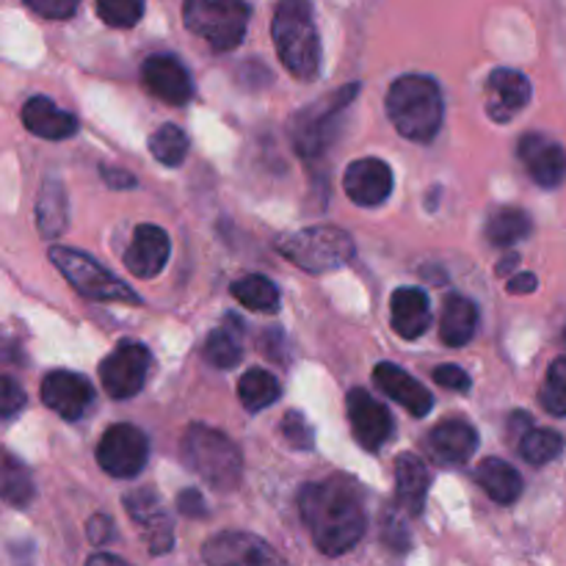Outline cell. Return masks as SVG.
Segmentation results:
<instances>
[{
    "label": "cell",
    "mask_w": 566,
    "mask_h": 566,
    "mask_svg": "<svg viewBox=\"0 0 566 566\" xmlns=\"http://www.w3.org/2000/svg\"><path fill=\"white\" fill-rule=\"evenodd\" d=\"M125 509L147 531V545L155 556H164V553L171 551V545H175V531H171V523L166 520L164 509H160L158 492L149 490V486L130 492V495H125Z\"/></svg>",
    "instance_id": "17"
},
{
    "label": "cell",
    "mask_w": 566,
    "mask_h": 566,
    "mask_svg": "<svg viewBox=\"0 0 566 566\" xmlns=\"http://www.w3.org/2000/svg\"><path fill=\"white\" fill-rule=\"evenodd\" d=\"M481 490L501 506H512L523 495V475L503 459H484L475 470Z\"/></svg>",
    "instance_id": "26"
},
{
    "label": "cell",
    "mask_w": 566,
    "mask_h": 566,
    "mask_svg": "<svg viewBox=\"0 0 566 566\" xmlns=\"http://www.w3.org/2000/svg\"><path fill=\"white\" fill-rule=\"evenodd\" d=\"M387 116L412 142H431L442 125V92L426 75H403L387 92Z\"/></svg>",
    "instance_id": "3"
},
{
    "label": "cell",
    "mask_w": 566,
    "mask_h": 566,
    "mask_svg": "<svg viewBox=\"0 0 566 566\" xmlns=\"http://www.w3.org/2000/svg\"><path fill=\"white\" fill-rule=\"evenodd\" d=\"M149 153L164 166H180L188 155V136L177 125H160L149 136Z\"/></svg>",
    "instance_id": "33"
},
{
    "label": "cell",
    "mask_w": 566,
    "mask_h": 566,
    "mask_svg": "<svg viewBox=\"0 0 566 566\" xmlns=\"http://www.w3.org/2000/svg\"><path fill=\"white\" fill-rule=\"evenodd\" d=\"M177 506H180V512L186 514V517H205V514H208L202 495H199V492H193V490L182 492V495L177 497Z\"/></svg>",
    "instance_id": "42"
},
{
    "label": "cell",
    "mask_w": 566,
    "mask_h": 566,
    "mask_svg": "<svg viewBox=\"0 0 566 566\" xmlns=\"http://www.w3.org/2000/svg\"><path fill=\"white\" fill-rule=\"evenodd\" d=\"M149 352L142 343H122L108 359H103L99 365V381H103L105 392L116 401L122 398H133L142 392L144 381L149 374Z\"/></svg>",
    "instance_id": "10"
},
{
    "label": "cell",
    "mask_w": 566,
    "mask_h": 566,
    "mask_svg": "<svg viewBox=\"0 0 566 566\" xmlns=\"http://www.w3.org/2000/svg\"><path fill=\"white\" fill-rule=\"evenodd\" d=\"M36 224L44 238H59L66 230V193L59 180H44L39 188Z\"/></svg>",
    "instance_id": "27"
},
{
    "label": "cell",
    "mask_w": 566,
    "mask_h": 566,
    "mask_svg": "<svg viewBox=\"0 0 566 566\" xmlns=\"http://www.w3.org/2000/svg\"><path fill=\"white\" fill-rule=\"evenodd\" d=\"M232 296L243 304V307L254 310V313H276L280 310V291L269 276H243L232 285Z\"/></svg>",
    "instance_id": "30"
},
{
    "label": "cell",
    "mask_w": 566,
    "mask_h": 566,
    "mask_svg": "<svg viewBox=\"0 0 566 566\" xmlns=\"http://www.w3.org/2000/svg\"><path fill=\"white\" fill-rule=\"evenodd\" d=\"M280 252L310 274L343 269L354 258V241L337 227H310L280 241Z\"/></svg>",
    "instance_id": "6"
},
{
    "label": "cell",
    "mask_w": 566,
    "mask_h": 566,
    "mask_svg": "<svg viewBox=\"0 0 566 566\" xmlns=\"http://www.w3.org/2000/svg\"><path fill=\"white\" fill-rule=\"evenodd\" d=\"M520 160L542 188H556L566 180V149L542 133L520 138Z\"/></svg>",
    "instance_id": "16"
},
{
    "label": "cell",
    "mask_w": 566,
    "mask_h": 566,
    "mask_svg": "<svg viewBox=\"0 0 566 566\" xmlns=\"http://www.w3.org/2000/svg\"><path fill=\"white\" fill-rule=\"evenodd\" d=\"M276 55L298 81H313L321 72V39L310 0H280L271 22Z\"/></svg>",
    "instance_id": "2"
},
{
    "label": "cell",
    "mask_w": 566,
    "mask_h": 566,
    "mask_svg": "<svg viewBox=\"0 0 566 566\" xmlns=\"http://www.w3.org/2000/svg\"><path fill=\"white\" fill-rule=\"evenodd\" d=\"M205 359L216 368H235L241 359V346H238L235 335L227 329L210 332L208 343H205Z\"/></svg>",
    "instance_id": "36"
},
{
    "label": "cell",
    "mask_w": 566,
    "mask_h": 566,
    "mask_svg": "<svg viewBox=\"0 0 566 566\" xmlns=\"http://www.w3.org/2000/svg\"><path fill=\"white\" fill-rule=\"evenodd\" d=\"M282 434L298 451H304V448L310 451L313 448V429H310V423L298 412H287V418L282 420Z\"/></svg>",
    "instance_id": "38"
},
{
    "label": "cell",
    "mask_w": 566,
    "mask_h": 566,
    "mask_svg": "<svg viewBox=\"0 0 566 566\" xmlns=\"http://www.w3.org/2000/svg\"><path fill=\"white\" fill-rule=\"evenodd\" d=\"M86 566H130L127 562H122V558L111 556V553H97V556L88 558Z\"/></svg>",
    "instance_id": "45"
},
{
    "label": "cell",
    "mask_w": 566,
    "mask_h": 566,
    "mask_svg": "<svg viewBox=\"0 0 566 566\" xmlns=\"http://www.w3.org/2000/svg\"><path fill=\"white\" fill-rule=\"evenodd\" d=\"M486 111L495 122H509L531 103V81L517 70H495L486 81Z\"/></svg>",
    "instance_id": "19"
},
{
    "label": "cell",
    "mask_w": 566,
    "mask_h": 566,
    "mask_svg": "<svg viewBox=\"0 0 566 566\" xmlns=\"http://www.w3.org/2000/svg\"><path fill=\"white\" fill-rule=\"evenodd\" d=\"M431 376H434L437 385L446 387V390H459V392L470 390V376L464 374L459 365H440V368H434V374Z\"/></svg>",
    "instance_id": "40"
},
{
    "label": "cell",
    "mask_w": 566,
    "mask_h": 566,
    "mask_svg": "<svg viewBox=\"0 0 566 566\" xmlns=\"http://www.w3.org/2000/svg\"><path fill=\"white\" fill-rule=\"evenodd\" d=\"M354 94H357V86L340 88V92L332 94L329 99H321L318 105L302 111V114L293 119V147H296V153L302 155V158H313V155H321L329 147L332 138L337 136L340 114L348 108Z\"/></svg>",
    "instance_id": "8"
},
{
    "label": "cell",
    "mask_w": 566,
    "mask_h": 566,
    "mask_svg": "<svg viewBox=\"0 0 566 566\" xmlns=\"http://www.w3.org/2000/svg\"><path fill=\"white\" fill-rule=\"evenodd\" d=\"M28 9L36 11L39 17H48V20H66L77 11L81 0H22Z\"/></svg>",
    "instance_id": "39"
},
{
    "label": "cell",
    "mask_w": 566,
    "mask_h": 566,
    "mask_svg": "<svg viewBox=\"0 0 566 566\" xmlns=\"http://www.w3.org/2000/svg\"><path fill=\"white\" fill-rule=\"evenodd\" d=\"M298 509L313 534L315 547L326 556H343L365 534V509L354 481L335 479L307 484L298 495Z\"/></svg>",
    "instance_id": "1"
},
{
    "label": "cell",
    "mask_w": 566,
    "mask_h": 566,
    "mask_svg": "<svg viewBox=\"0 0 566 566\" xmlns=\"http://www.w3.org/2000/svg\"><path fill=\"white\" fill-rule=\"evenodd\" d=\"M374 381L385 396H390L392 401L401 403V407L407 409L409 415H415V418H423V415H429L431 407H434L431 392L426 390L418 379H412L407 370L398 368V365H390V363L376 365Z\"/></svg>",
    "instance_id": "20"
},
{
    "label": "cell",
    "mask_w": 566,
    "mask_h": 566,
    "mask_svg": "<svg viewBox=\"0 0 566 566\" xmlns=\"http://www.w3.org/2000/svg\"><path fill=\"white\" fill-rule=\"evenodd\" d=\"M238 398H241V403L249 412H260V409L276 403V398H280V381L269 370L252 368L238 381Z\"/></svg>",
    "instance_id": "29"
},
{
    "label": "cell",
    "mask_w": 566,
    "mask_h": 566,
    "mask_svg": "<svg viewBox=\"0 0 566 566\" xmlns=\"http://www.w3.org/2000/svg\"><path fill=\"white\" fill-rule=\"evenodd\" d=\"M429 453L437 464L442 468H457L464 464L479 448V434L470 423L464 420H446V423L437 426L429 434Z\"/></svg>",
    "instance_id": "21"
},
{
    "label": "cell",
    "mask_w": 566,
    "mask_h": 566,
    "mask_svg": "<svg viewBox=\"0 0 566 566\" xmlns=\"http://www.w3.org/2000/svg\"><path fill=\"white\" fill-rule=\"evenodd\" d=\"M142 81L149 94L169 105H186L193 97V81L175 55H153L144 61Z\"/></svg>",
    "instance_id": "14"
},
{
    "label": "cell",
    "mask_w": 566,
    "mask_h": 566,
    "mask_svg": "<svg viewBox=\"0 0 566 566\" xmlns=\"http://www.w3.org/2000/svg\"><path fill=\"white\" fill-rule=\"evenodd\" d=\"M208 566H287L285 558L252 534L241 531H227V534L213 536L202 551Z\"/></svg>",
    "instance_id": "11"
},
{
    "label": "cell",
    "mask_w": 566,
    "mask_h": 566,
    "mask_svg": "<svg viewBox=\"0 0 566 566\" xmlns=\"http://www.w3.org/2000/svg\"><path fill=\"white\" fill-rule=\"evenodd\" d=\"M94 390L88 379L72 370H53L42 381V401L44 407L53 409L64 420H77L88 407H92Z\"/></svg>",
    "instance_id": "13"
},
{
    "label": "cell",
    "mask_w": 566,
    "mask_h": 566,
    "mask_svg": "<svg viewBox=\"0 0 566 566\" xmlns=\"http://www.w3.org/2000/svg\"><path fill=\"white\" fill-rule=\"evenodd\" d=\"M182 22L210 48L224 53V50L238 48L247 36L249 3L247 0H186Z\"/></svg>",
    "instance_id": "5"
},
{
    "label": "cell",
    "mask_w": 566,
    "mask_h": 566,
    "mask_svg": "<svg viewBox=\"0 0 566 566\" xmlns=\"http://www.w3.org/2000/svg\"><path fill=\"white\" fill-rule=\"evenodd\" d=\"M50 260H53L55 269L70 280V285L75 287L81 296L92 298V302H142L119 276H114L111 271H105L103 265L94 263L88 254L75 252V249L66 247H53L50 249Z\"/></svg>",
    "instance_id": "7"
},
{
    "label": "cell",
    "mask_w": 566,
    "mask_h": 566,
    "mask_svg": "<svg viewBox=\"0 0 566 566\" xmlns=\"http://www.w3.org/2000/svg\"><path fill=\"white\" fill-rule=\"evenodd\" d=\"M0 495L17 509H25L33 501V481L31 473L22 462L3 453L0 457Z\"/></svg>",
    "instance_id": "31"
},
{
    "label": "cell",
    "mask_w": 566,
    "mask_h": 566,
    "mask_svg": "<svg viewBox=\"0 0 566 566\" xmlns=\"http://www.w3.org/2000/svg\"><path fill=\"white\" fill-rule=\"evenodd\" d=\"M475 329H479V307L470 298L451 293L442 304L440 318V335L442 343L451 348H462L473 340Z\"/></svg>",
    "instance_id": "25"
},
{
    "label": "cell",
    "mask_w": 566,
    "mask_h": 566,
    "mask_svg": "<svg viewBox=\"0 0 566 566\" xmlns=\"http://www.w3.org/2000/svg\"><path fill=\"white\" fill-rule=\"evenodd\" d=\"M542 407L556 418H566V357H558L551 365L542 385Z\"/></svg>",
    "instance_id": "34"
},
{
    "label": "cell",
    "mask_w": 566,
    "mask_h": 566,
    "mask_svg": "<svg viewBox=\"0 0 566 566\" xmlns=\"http://www.w3.org/2000/svg\"><path fill=\"white\" fill-rule=\"evenodd\" d=\"M348 199L359 208H376L392 193V171L385 160L363 158L354 160L343 177Z\"/></svg>",
    "instance_id": "15"
},
{
    "label": "cell",
    "mask_w": 566,
    "mask_h": 566,
    "mask_svg": "<svg viewBox=\"0 0 566 566\" xmlns=\"http://www.w3.org/2000/svg\"><path fill=\"white\" fill-rule=\"evenodd\" d=\"M171 243L160 227L142 224L133 235V243L125 252V265L133 276L138 280H153L164 271L166 260H169Z\"/></svg>",
    "instance_id": "18"
},
{
    "label": "cell",
    "mask_w": 566,
    "mask_h": 566,
    "mask_svg": "<svg viewBox=\"0 0 566 566\" xmlns=\"http://www.w3.org/2000/svg\"><path fill=\"white\" fill-rule=\"evenodd\" d=\"M182 459L188 468L219 492L235 490L241 481V451L235 442L210 426H191L182 437Z\"/></svg>",
    "instance_id": "4"
},
{
    "label": "cell",
    "mask_w": 566,
    "mask_h": 566,
    "mask_svg": "<svg viewBox=\"0 0 566 566\" xmlns=\"http://www.w3.org/2000/svg\"><path fill=\"white\" fill-rule=\"evenodd\" d=\"M149 457V442L144 431L130 423L111 426L97 446V462L114 479H136Z\"/></svg>",
    "instance_id": "9"
},
{
    "label": "cell",
    "mask_w": 566,
    "mask_h": 566,
    "mask_svg": "<svg viewBox=\"0 0 566 566\" xmlns=\"http://www.w3.org/2000/svg\"><path fill=\"white\" fill-rule=\"evenodd\" d=\"M22 125L39 138H48V142H61V138H70L77 133V119L72 114H66L64 108L53 103L48 97H31L22 105Z\"/></svg>",
    "instance_id": "23"
},
{
    "label": "cell",
    "mask_w": 566,
    "mask_h": 566,
    "mask_svg": "<svg viewBox=\"0 0 566 566\" xmlns=\"http://www.w3.org/2000/svg\"><path fill=\"white\" fill-rule=\"evenodd\" d=\"M390 321L403 340L420 337L431 324L429 296L420 287H398L390 296Z\"/></svg>",
    "instance_id": "22"
},
{
    "label": "cell",
    "mask_w": 566,
    "mask_h": 566,
    "mask_svg": "<svg viewBox=\"0 0 566 566\" xmlns=\"http://www.w3.org/2000/svg\"><path fill=\"white\" fill-rule=\"evenodd\" d=\"M564 343H566V329H564Z\"/></svg>",
    "instance_id": "47"
},
{
    "label": "cell",
    "mask_w": 566,
    "mask_h": 566,
    "mask_svg": "<svg viewBox=\"0 0 566 566\" xmlns=\"http://www.w3.org/2000/svg\"><path fill=\"white\" fill-rule=\"evenodd\" d=\"M346 412H348V423H352L354 437H357L359 446L368 448V451H379V448H385V442L390 440L392 431H396L385 403L376 401V398L365 390L348 392Z\"/></svg>",
    "instance_id": "12"
},
{
    "label": "cell",
    "mask_w": 566,
    "mask_h": 566,
    "mask_svg": "<svg viewBox=\"0 0 566 566\" xmlns=\"http://www.w3.org/2000/svg\"><path fill=\"white\" fill-rule=\"evenodd\" d=\"M22 409H25V390L17 385V379L0 374V418H14Z\"/></svg>",
    "instance_id": "37"
},
{
    "label": "cell",
    "mask_w": 566,
    "mask_h": 566,
    "mask_svg": "<svg viewBox=\"0 0 566 566\" xmlns=\"http://www.w3.org/2000/svg\"><path fill=\"white\" fill-rule=\"evenodd\" d=\"M97 14L111 28H133L144 17V0H97Z\"/></svg>",
    "instance_id": "35"
},
{
    "label": "cell",
    "mask_w": 566,
    "mask_h": 566,
    "mask_svg": "<svg viewBox=\"0 0 566 566\" xmlns=\"http://www.w3.org/2000/svg\"><path fill=\"white\" fill-rule=\"evenodd\" d=\"M534 291H536L534 274H520L509 280V293H534Z\"/></svg>",
    "instance_id": "44"
},
{
    "label": "cell",
    "mask_w": 566,
    "mask_h": 566,
    "mask_svg": "<svg viewBox=\"0 0 566 566\" xmlns=\"http://www.w3.org/2000/svg\"><path fill=\"white\" fill-rule=\"evenodd\" d=\"M534 224L531 216L520 208H501L492 213L490 224H486V238L495 247H514V243L525 241L531 235Z\"/></svg>",
    "instance_id": "28"
},
{
    "label": "cell",
    "mask_w": 566,
    "mask_h": 566,
    "mask_svg": "<svg viewBox=\"0 0 566 566\" xmlns=\"http://www.w3.org/2000/svg\"><path fill=\"white\" fill-rule=\"evenodd\" d=\"M514 265H517V254H509V258L497 265V274H506V271L514 269Z\"/></svg>",
    "instance_id": "46"
},
{
    "label": "cell",
    "mask_w": 566,
    "mask_h": 566,
    "mask_svg": "<svg viewBox=\"0 0 566 566\" xmlns=\"http://www.w3.org/2000/svg\"><path fill=\"white\" fill-rule=\"evenodd\" d=\"M111 536H114V523H111V517L94 514V517L88 520V539H92L94 545H105V542H111Z\"/></svg>",
    "instance_id": "41"
},
{
    "label": "cell",
    "mask_w": 566,
    "mask_h": 566,
    "mask_svg": "<svg viewBox=\"0 0 566 566\" xmlns=\"http://www.w3.org/2000/svg\"><path fill=\"white\" fill-rule=\"evenodd\" d=\"M99 171H103V180L108 182L111 188H133V186H136V177H133L130 171L119 169V166H99Z\"/></svg>",
    "instance_id": "43"
},
{
    "label": "cell",
    "mask_w": 566,
    "mask_h": 566,
    "mask_svg": "<svg viewBox=\"0 0 566 566\" xmlns=\"http://www.w3.org/2000/svg\"><path fill=\"white\" fill-rule=\"evenodd\" d=\"M520 453L534 468H545L564 453V437L553 429H528L520 437Z\"/></svg>",
    "instance_id": "32"
},
{
    "label": "cell",
    "mask_w": 566,
    "mask_h": 566,
    "mask_svg": "<svg viewBox=\"0 0 566 566\" xmlns=\"http://www.w3.org/2000/svg\"><path fill=\"white\" fill-rule=\"evenodd\" d=\"M431 475L423 459L412 453H401L396 462V501L398 506L407 509L409 514H420L429 495Z\"/></svg>",
    "instance_id": "24"
}]
</instances>
